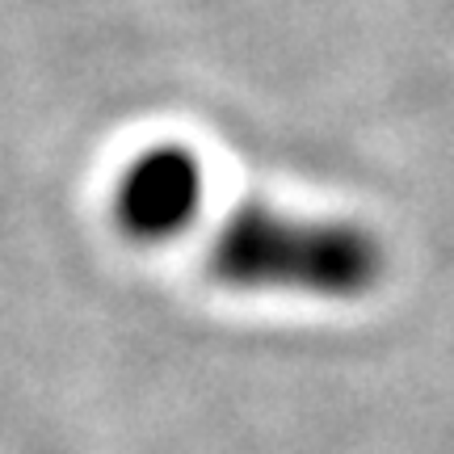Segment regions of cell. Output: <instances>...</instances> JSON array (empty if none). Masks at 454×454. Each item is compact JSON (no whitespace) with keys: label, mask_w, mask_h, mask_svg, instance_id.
<instances>
[{"label":"cell","mask_w":454,"mask_h":454,"mask_svg":"<svg viewBox=\"0 0 454 454\" xmlns=\"http://www.w3.org/2000/svg\"><path fill=\"white\" fill-rule=\"evenodd\" d=\"M207 270L219 286L244 294L362 299L379 286L387 253L371 227L349 219L244 202L215 231Z\"/></svg>","instance_id":"obj_1"},{"label":"cell","mask_w":454,"mask_h":454,"mask_svg":"<svg viewBox=\"0 0 454 454\" xmlns=\"http://www.w3.org/2000/svg\"><path fill=\"white\" fill-rule=\"evenodd\" d=\"M207 198L202 164L190 147L156 144L139 152L114 185V219L130 240L160 244L194 223Z\"/></svg>","instance_id":"obj_2"}]
</instances>
